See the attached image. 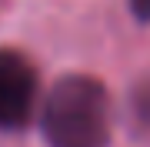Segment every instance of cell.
I'll return each mask as SVG.
<instances>
[{
    "label": "cell",
    "mask_w": 150,
    "mask_h": 147,
    "mask_svg": "<svg viewBox=\"0 0 150 147\" xmlns=\"http://www.w3.org/2000/svg\"><path fill=\"white\" fill-rule=\"evenodd\" d=\"M130 13H134V20L140 23H150V0H127Z\"/></svg>",
    "instance_id": "3"
},
{
    "label": "cell",
    "mask_w": 150,
    "mask_h": 147,
    "mask_svg": "<svg viewBox=\"0 0 150 147\" xmlns=\"http://www.w3.org/2000/svg\"><path fill=\"white\" fill-rule=\"evenodd\" d=\"M40 134L47 147H107L110 94L90 74H67L47 90L40 107Z\"/></svg>",
    "instance_id": "1"
},
{
    "label": "cell",
    "mask_w": 150,
    "mask_h": 147,
    "mask_svg": "<svg viewBox=\"0 0 150 147\" xmlns=\"http://www.w3.org/2000/svg\"><path fill=\"white\" fill-rule=\"evenodd\" d=\"M37 67L27 60V54L0 47V131H23L37 110Z\"/></svg>",
    "instance_id": "2"
}]
</instances>
